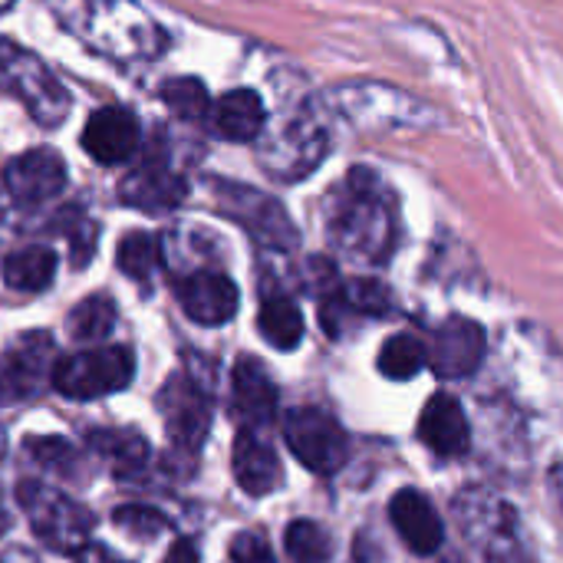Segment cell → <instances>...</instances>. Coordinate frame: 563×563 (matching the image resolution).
Listing matches in <instances>:
<instances>
[{
  "label": "cell",
  "instance_id": "6da1fadb",
  "mask_svg": "<svg viewBox=\"0 0 563 563\" xmlns=\"http://www.w3.org/2000/svg\"><path fill=\"white\" fill-rule=\"evenodd\" d=\"M330 238L353 261L383 264L389 257L396 241V214L393 205L383 198V185L376 175L356 168L346 178V191L330 218Z\"/></svg>",
  "mask_w": 563,
  "mask_h": 563
},
{
  "label": "cell",
  "instance_id": "7a4b0ae2",
  "mask_svg": "<svg viewBox=\"0 0 563 563\" xmlns=\"http://www.w3.org/2000/svg\"><path fill=\"white\" fill-rule=\"evenodd\" d=\"M452 511L482 563H531L521 521L501 495L475 485L455 495Z\"/></svg>",
  "mask_w": 563,
  "mask_h": 563
},
{
  "label": "cell",
  "instance_id": "3957f363",
  "mask_svg": "<svg viewBox=\"0 0 563 563\" xmlns=\"http://www.w3.org/2000/svg\"><path fill=\"white\" fill-rule=\"evenodd\" d=\"M16 501L26 511V521L40 538V544L49 548L53 554H79L82 548H89L96 518L63 492L40 482H20Z\"/></svg>",
  "mask_w": 563,
  "mask_h": 563
},
{
  "label": "cell",
  "instance_id": "277c9868",
  "mask_svg": "<svg viewBox=\"0 0 563 563\" xmlns=\"http://www.w3.org/2000/svg\"><path fill=\"white\" fill-rule=\"evenodd\" d=\"M135 376V353L129 346H99V350H79L63 356L53 366L49 383L66 399H99L109 393H119Z\"/></svg>",
  "mask_w": 563,
  "mask_h": 563
},
{
  "label": "cell",
  "instance_id": "5b68a950",
  "mask_svg": "<svg viewBox=\"0 0 563 563\" xmlns=\"http://www.w3.org/2000/svg\"><path fill=\"white\" fill-rule=\"evenodd\" d=\"M214 198H218V208L264 247L294 251L300 244L297 224L290 221L287 208L277 198H271L257 188H247V185H234V181H218Z\"/></svg>",
  "mask_w": 563,
  "mask_h": 563
},
{
  "label": "cell",
  "instance_id": "8992f818",
  "mask_svg": "<svg viewBox=\"0 0 563 563\" xmlns=\"http://www.w3.org/2000/svg\"><path fill=\"white\" fill-rule=\"evenodd\" d=\"M284 442L294 452V459L317 475H333L350 459V439L343 426L330 412L313 409V406H300L287 412Z\"/></svg>",
  "mask_w": 563,
  "mask_h": 563
},
{
  "label": "cell",
  "instance_id": "52a82bcc",
  "mask_svg": "<svg viewBox=\"0 0 563 563\" xmlns=\"http://www.w3.org/2000/svg\"><path fill=\"white\" fill-rule=\"evenodd\" d=\"M158 409L175 449L198 455L211 429V399L188 376H172L158 393Z\"/></svg>",
  "mask_w": 563,
  "mask_h": 563
},
{
  "label": "cell",
  "instance_id": "ba28073f",
  "mask_svg": "<svg viewBox=\"0 0 563 563\" xmlns=\"http://www.w3.org/2000/svg\"><path fill=\"white\" fill-rule=\"evenodd\" d=\"M482 360H485V330L475 320L452 317L435 330L429 363L439 379H468L478 373Z\"/></svg>",
  "mask_w": 563,
  "mask_h": 563
},
{
  "label": "cell",
  "instance_id": "9c48e42d",
  "mask_svg": "<svg viewBox=\"0 0 563 563\" xmlns=\"http://www.w3.org/2000/svg\"><path fill=\"white\" fill-rule=\"evenodd\" d=\"M53 336L49 333H30L20 336L3 356H0V406L33 399L43 386L46 363L53 356Z\"/></svg>",
  "mask_w": 563,
  "mask_h": 563
},
{
  "label": "cell",
  "instance_id": "30bf717a",
  "mask_svg": "<svg viewBox=\"0 0 563 563\" xmlns=\"http://www.w3.org/2000/svg\"><path fill=\"white\" fill-rule=\"evenodd\" d=\"M3 185L20 205H40L66 188V162L53 148H30L3 168Z\"/></svg>",
  "mask_w": 563,
  "mask_h": 563
},
{
  "label": "cell",
  "instance_id": "8fae6325",
  "mask_svg": "<svg viewBox=\"0 0 563 563\" xmlns=\"http://www.w3.org/2000/svg\"><path fill=\"white\" fill-rule=\"evenodd\" d=\"M178 303L188 320H195L201 327H224L234 320V313L241 307V294L228 274L198 271L178 284Z\"/></svg>",
  "mask_w": 563,
  "mask_h": 563
},
{
  "label": "cell",
  "instance_id": "7c38bea8",
  "mask_svg": "<svg viewBox=\"0 0 563 563\" xmlns=\"http://www.w3.org/2000/svg\"><path fill=\"white\" fill-rule=\"evenodd\" d=\"M139 119L129 109L106 106L89 115L82 129V148L99 162V165H119L135 155L139 148Z\"/></svg>",
  "mask_w": 563,
  "mask_h": 563
},
{
  "label": "cell",
  "instance_id": "4fadbf2b",
  "mask_svg": "<svg viewBox=\"0 0 563 563\" xmlns=\"http://www.w3.org/2000/svg\"><path fill=\"white\" fill-rule=\"evenodd\" d=\"M231 402L244 429H261L277 416V386L267 366L254 356H241L231 369Z\"/></svg>",
  "mask_w": 563,
  "mask_h": 563
},
{
  "label": "cell",
  "instance_id": "5bb4252c",
  "mask_svg": "<svg viewBox=\"0 0 563 563\" xmlns=\"http://www.w3.org/2000/svg\"><path fill=\"white\" fill-rule=\"evenodd\" d=\"M389 518H393V528L396 534L402 538V544L419 554V558H429L442 548V538H445V525L439 518V511L432 508V501L416 492V488H402L393 501H389Z\"/></svg>",
  "mask_w": 563,
  "mask_h": 563
},
{
  "label": "cell",
  "instance_id": "9a60e30c",
  "mask_svg": "<svg viewBox=\"0 0 563 563\" xmlns=\"http://www.w3.org/2000/svg\"><path fill=\"white\" fill-rule=\"evenodd\" d=\"M419 439L426 442V449H432L442 459H459L468 452L472 429H468V416L455 396L435 393L426 402V409L419 416Z\"/></svg>",
  "mask_w": 563,
  "mask_h": 563
},
{
  "label": "cell",
  "instance_id": "2e32d148",
  "mask_svg": "<svg viewBox=\"0 0 563 563\" xmlns=\"http://www.w3.org/2000/svg\"><path fill=\"white\" fill-rule=\"evenodd\" d=\"M234 478L251 498H264L284 482L280 459L257 429H241L234 439Z\"/></svg>",
  "mask_w": 563,
  "mask_h": 563
},
{
  "label": "cell",
  "instance_id": "e0dca14e",
  "mask_svg": "<svg viewBox=\"0 0 563 563\" xmlns=\"http://www.w3.org/2000/svg\"><path fill=\"white\" fill-rule=\"evenodd\" d=\"M188 195V181L175 172H168L158 162H148L142 168H135L132 175L122 178L119 185V198L139 211H168L178 208Z\"/></svg>",
  "mask_w": 563,
  "mask_h": 563
},
{
  "label": "cell",
  "instance_id": "ac0fdd59",
  "mask_svg": "<svg viewBox=\"0 0 563 563\" xmlns=\"http://www.w3.org/2000/svg\"><path fill=\"white\" fill-rule=\"evenodd\" d=\"M267 112L254 89H234L214 106V132L228 142H251L264 132Z\"/></svg>",
  "mask_w": 563,
  "mask_h": 563
},
{
  "label": "cell",
  "instance_id": "d6986e66",
  "mask_svg": "<svg viewBox=\"0 0 563 563\" xmlns=\"http://www.w3.org/2000/svg\"><path fill=\"white\" fill-rule=\"evenodd\" d=\"M89 449L106 459L115 475H135L148 462V442L135 429H96L89 432Z\"/></svg>",
  "mask_w": 563,
  "mask_h": 563
},
{
  "label": "cell",
  "instance_id": "ffe728a7",
  "mask_svg": "<svg viewBox=\"0 0 563 563\" xmlns=\"http://www.w3.org/2000/svg\"><path fill=\"white\" fill-rule=\"evenodd\" d=\"M3 284L20 294H40L56 277V254L49 247H20L3 257Z\"/></svg>",
  "mask_w": 563,
  "mask_h": 563
},
{
  "label": "cell",
  "instance_id": "44dd1931",
  "mask_svg": "<svg viewBox=\"0 0 563 563\" xmlns=\"http://www.w3.org/2000/svg\"><path fill=\"white\" fill-rule=\"evenodd\" d=\"M257 330L261 336L274 346V350H297L303 340V313L294 300L287 297H271L264 300L261 313H257Z\"/></svg>",
  "mask_w": 563,
  "mask_h": 563
},
{
  "label": "cell",
  "instance_id": "7402d4cb",
  "mask_svg": "<svg viewBox=\"0 0 563 563\" xmlns=\"http://www.w3.org/2000/svg\"><path fill=\"white\" fill-rule=\"evenodd\" d=\"M115 300L109 294H92L86 300H79L69 313H66V333L79 343H89V340H102L112 333L115 327Z\"/></svg>",
  "mask_w": 563,
  "mask_h": 563
},
{
  "label": "cell",
  "instance_id": "603a6c76",
  "mask_svg": "<svg viewBox=\"0 0 563 563\" xmlns=\"http://www.w3.org/2000/svg\"><path fill=\"white\" fill-rule=\"evenodd\" d=\"M426 363H429V350L409 333L389 336L379 350V373L386 379H412L416 373H422Z\"/></svg>",
  "mask_w": 563,
  "mask_h": 563
},
{
  "label": "cell",
  "instance_id": "cb8c5ba5",
  "mask_svg": "<svg viewBox=\"0 0 563 563\" xmlns=\"http://www.w3.org/2000/svg\"><path fill=\"white\" fill-rule=\"evenodd\" d=\"M284 548L294 563H327L333 558V541L317 521H294L284 534Z\"/></svg>",
  "mask_w": 563,
  "mask_h": 563
},
{
  "label": "cell",
  "instance_id": "d4e9b609",
  "mask_svg": "<svg viewBox=\"0 0 563 563\" xmlns=\"http://www.w3.org/2000/svg\"><path fill=\"white\" fill-rule=\"evenodd\" d=\"M115 264L125 277L132 280H148L152 271L158 267V244L152 234L145 231H129L122 241H119V251H115Z\"/></svg>",
  "mask_w": 563,
  "mask_h": 563
},
{
  "label": "cell",
  "instance_id": "484cf974",
  "mask_svg": "<svg viewBox=\"0 0 563 563\" xmlns=\"http://www.w3.org/2000/svg\"><path fill=\"white\" fill-rule=\"evenodd\" d=\"M162 102L181 119H205L211 112V96L201 79L178 76L162 86Z\"/></svg>",
  "mask_w": 563,
  "mask_h": 563
},
{
  "label": "cell",
  "instance_id": "4316f807",
  "mask_svg": "<svg viewBox=\"0 0 563 563\" xmlns=\"http://www.w3.org/2000/svg\"><path fill=\"white\" fill-rule=\"evenodd\" d=\"M340 297H343L346 310H356V313H366V317H383V313L393 310V294H389V287L383 280H369V277L353 280V284H346L340 290Z\"/></svg>",
  "mask_w": 563,
  "mask_h": 563
},
{
  "label": "cell",
  "instance_id": "83f0119b",
  "mask_svg": "<svg viewBox=\"0 0 563 563\" xmlns=\"http://www.w3.org/2000/svg\"><path fill=\"white\" fill-rule=\"evenodd\" d=\"M112 525L139 541H152L158 538L162 531H168V518L155 508H145V505H122L112 511Z\"/></svg>",
  "mask_w": 563,
  "mask_h": 563
},
{
  "label": "cell",
  "instance_id": "f1b7e54d",
  "mask_svg": "<svg viewBox=\"0 0 563 563\" xmlns=\"http://www.w3.org/2000/svg\"><path fill=\"white\" fill-rule=\"evenodd\" d=\"M23 449L43 465V468H53L56 475H69L76 468V449L66 442V439H56V435H33L23 442Z\"/></svg>",
  "mask_w": 563,
  "mask_h": 563
},
{
  "label": "cell",
  "instance_id": "f546056e",
  "mask_svg": "<svg viewBox=\"0 0 563 563\" xmlns=\"http://www.w3.org/2000/svg\"><path fill=\"white\" fill-rule=\"evenodd\" d=\"M231 561L234 563H277L271 544L254 534V531H241L234 541H231Z\"/></svg>",
  "mask_w": 563,
  "mask_h": 563
},
{
  "label": "cell",
  "instance_id": "4dcf8cb0",
  "mask_svg": "<svg viewBox=\"0 0 563 563\" xmlns=\"http://www.w3.org/2000/svg\"><path fill=\"white\" fill-rule=\"evenodd\" d=\"M69 251H73L69 254L73 267H86L92 261V254H96V224L92 221L79 218L73 224V231H69Z\"/></svg>",
  "mask_w": 563,
  "mask_h": 563
},
{
  "label": "cell",
  "instance_id": "1f68e13d",
  "mask_svg": "<svg viewBox=\"0 0 563 563\" xmlns=\"http://www.w3.org/2000/svg\"><path fill=\"white\" fill-rule=\"evenodd\" d=\"M165 563H201V554H198V544L188 541V538H178L168 554H165Z\"/></svg>",
  "mask_w": 563,
  "mask_h": 563
},
{
  "label": "cell",
  "instance_id": "d6a6232c",
  "mask_svg": "<svg viewBox=\"0 0 563 563\" xmlns=\"http://www.w3.org/2000/svg\"><path fill=\"white\" fill-rule=\"evenodd\" d=\"M76 563H125V561H119L112 551H106V548H99V544H89V548H82V551L76 554Z\"/></svg>",
  "mask_w": 563,
  "mask_h": 563
},
{
  "label": "cell",
  "instance_id": "836d02e7",
  "mask_svg": "<svg viewBox=\"0 0 563 563\" xmlns=\"http://www.w3.org/2000/svg\"><path fill=\"white\" fill-rule=\"evenodd\" d=\"M551 495H554V501L561 505V511H563V459H558L554 465H551Z\"/></svg>",
  "mask_w": 563,
  "mask_h": 563
},
{
  "label": "cell",
  "instance_id": "e575fe53",
  "mask_svg": "<svg viewBox=\"0 0 563 563\" xmlns=\"http://www.w3.org/2000/svg\"><path fill=\"white\" fill-rule=\"evenodd\" d=\"M3 531H7V515L0 511V534H3Z\"/></svg>",
  "mask_w": 563,
  "mask_h": 563
},
{
  "label": "cell",
  "instance_id": "d590c367",
  "mask_svg": "<svg viewBox=\"0 0 563 563\" xmlns=\"http://www.w3.org/2000/svg\"><path fill=\"white\" fill-rule=\"evenodd\" d=\"M445 563H459V561H445Z\"/></svg>",
  "mask_w": 563,
  "mask_h": 563
}]
</instances>
